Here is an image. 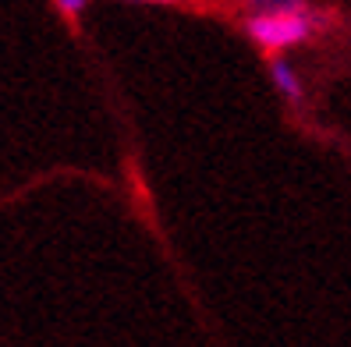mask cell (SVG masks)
I'll return each instance as SVG.
<instances>
[{
	"mask_svg": "<svg viewBox=\"0 0 351 347\" xmlns=\"http://www.w3.org/2000/svg\"><path fill=\"white\" fill-rule=\"evenodd\" d=\"M319 18L313 8H298V11H249L245 18V32L252 43L270 57V53H284L291 47H302L316 36Z\"/></svg>",
	"mask_w": 351,
	"mask_h": 347,
	"instance_id": "6da1fadb",
	"label": "cell"
},
{
	"mask_svg": "<svg viewBox=\"0 0 351 347\" xmlns=\"http://www.w3.org/2000/svg\"><path fill=\"white\" fill-rule=\"evenodd\" d=\"M128 4H163V8H171V4H181V0H128Z\"/></svg>",
	"mask_w": 351,
	"mask_h": 347,
	"instance_id": "5b68a950",
	"label": "cell"
},
{
	"mask_svg": "<svg viewBox=\"0 0 351 347\" xmlns=\"http://www.w3.org/2000/svg\"><path fill=\"white\" fill-rule=\"evenodd\" d=\"M249 11H298L308 8V0H245Z\"/></svg>",
	"mask_w": 351,
	"mask_h": 347,
	"instance_id": "3957f363",
	"label": "cell"
},
{
	"mask_svg": "<svg viewBox=\"0 0 351 347\" xmlns=\"http://www.w3.org/2000/svg\"><path fill=\"white\" fill-rule=\"evenodd\" d=\"M270 78H274L277 92L287 99V103L298 107L302 99H305V89H302V78H298L295 64H291V60H284L280 53H270Z\"/></svg>",
	"mask_w": 351,
	"mask_h": 347,
	"instance_id": "7a4b0ae2",
	"label": "cell"
},
{
	"mask_svg": "<svg viewBox=\"0 0 351 347\" xmlns=\"http://www.w3.org/2000/svg\"><path fill=\"white\" fill-rule=\"evenodd\" d=\"M53 4H57V11H60V14H68L71 22H78V14L86 11L89 0H53Z\"/></svg>",
	"mask_w": 351,
	"mask_h": 347,
	"instance_id": "277c9868",
	"label": "cell"
}]
</instances>
